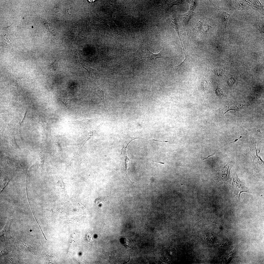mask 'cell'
I'll return each instance as SVG.
<instances>
[{
	"label": "cell",
	"instance_id": "cell-1",
	"mask_svg": "<svg viewBox=\"0 0 264 264\" xmlns=\"http://www.w3.org/2000/svg\"><path fill=\"white\" fill-rule=\"evenodd\" d=\"M163 49L157 54H154L147 48L144 50L140 49L137 51L136 55L137 60L144 62L150 67L155 65L156 60L157 58L166 57L161 55Z\"/></svg>",
	"mask_w": 264,
	"mask_h": 264
},
{
	"label": "cell",
	"instance_id": "cell-2",
	"mask_svg": "<svg viewBox=\"0 0 264 264\" xmlns=\"http://www.w3.org/2000/svg\"><path fill=\"white\" fill-rule=\"evenodd\" d=\"M231 163L225 164L218 168L216 171L217 180L218 182L227 181L230 179V172L233 166Z\"/></svg>",
	"mask_w": 264,
	"mask_h": 264
},
{
	"label": "cell",
	"instance_id": "cell-3",
	"mask_svg": "<svg viewBox=\"0 0 264 264\" xmlns=\"http://www.w3.org/2000/svg\"><path fill=\"white\" fill-rule=\"evenodd\" d=\"M231 194L238 199H240L241 193L243 192H248L244 189L243 183L238 178L236 174L234 177L231 186Z\"/></svg>",
	"mask_w": 264,
	"mask_h": 264
},
{
	"label": "cell",
	"instance_id": "cell-4",
	"mask_svg": "<svg viewBox=\"0 0 264 264\" xmlns=\"http://www.w3.org/2000/svg\"><path fill=\"white\" fill-rule=\"evenodd\" d=\"M175 249L169 247L163 248L160 252V259L166 262H169L173 259L175 253Z\"/></svg>",
	"mask_w": 264,
	"mask_h": 264
},
{
	"label": "cell",
	"instance_id": "cell-5",
	"mask_svg": "<svg viewBox=\"0 0 264 264\" xmlns=\"http://www.w3.org/2000/svg\"><path fill=\"white\" fill-rule=\"evenodd\" d=\"M168 22L171 26L174 29L177 33L182 45H183L181 37H180L178 30V25L176 17L174 15L171 16L168 18Z\"/></svg>",
	"mask_w": 264,
	"mask_h": 264
},
{
	"label": "cell",
	"instance_id": "cell-6",
	"mask_svg": "<svg viewBox=\"0 0 264 264\" xmlns=\"http://www.w3.org/2000/svg\"><path fill=\"white\" fill-rule=\"evenodd\" d=\"M194 14V11L190 10L185 14L181 16V18L183 22L185 24H187Z\"/></svg>",
	"mask_w": 264,
	"mask_h": 264
},
{
	"label": "cell",
	"instance_id": "cell-7",
	"mask_svg": "<svg viewBox=\"0 0 264 264\" xmlns=\"http://www.w3.org/2000/svg\"><path fill=\"white\" fill-rule=\"evenodd\" d=\"M97 92L98 95L102 100L104 106L107 111V112L108 113V115L109 116V113L108 111L106 106L104 98L105 90L103 86V85H101L99 86L97 89Z\"/></svg>",
	"mask_w": 264,
	"mask_h": 264
},
{
	"label": "cell",
	"instance_id": "cell-8",
	"mask_svg": "<svg viewBox=\"0 0 264 264\" xmlns=\"http://www.w3.org/2000/svg\"><path fill=\"white\" fill-rule=\"evenodd\" d=\"M10 223H8L2 231V236L4 240H7L11 239V236L10 235L9 228Z\"/></svg>",
	"mask_w": 264,
	"mask_h": 264
},
{
	"label": "cell",
	"instance_id": "cell-9",
	"mask_svg": "<svg viewBox=\"0 0 264 264\" xmlns=\"http://www.w3.org/2000/svg\"><path fill=\"white\" fill-rule=\"evenodd\" d=\"M209 81L203 76L202 85L204 90L208 88L209 85Z\"/></svg>",
	"mask_w": 264,
	"mask_h": 264
},
{
	"label": "cell",
	"instance_id": "cell-10",
	"mask_svg": "<svg viewBox=\"0 0 264 264\" xmlns=\"http://www.w3.org/2000/svg\"><path fill=\"white\" fill-rule=\"evenodd\" d=\"M184 2L183 1L177 0L170 1L169 3L168 8H170L172 7L174 5L181 4Z\"/></svg>",
	"mask_w": 264,
	"mask_h": 264
},
{
	"label": "cell",
	"instance_id": "cell-11",
	"mask_svg": "<svg viewBox=\"0 0 264 264\" xmlns=\"http://www.w3.org/2000/svg\"><path fill=\"white\" fill-rule=\"evenodd\" d=\"M187 2L189 4L190 8V10L194 11L196 7V2L193 1H188Z\"/></svg>",
	"mask_w": 264,
	"mask_h": 264
},
{
	"label": "cell",
	"instance_id": "cell-12",
	"mask_svg": "<svg viewBox=\"0 0 264 264\" xmlns=\"http://www.w3.org/2000/svg\"><path fill=\"white\" fill-rule=\"evenodd\" d=\"M23 245L24 246L26 247L27 248V250H28L30 252H34V251L33 249V248L30 246L29 244L27 243L24 242L23 244Z\"/></svg>",
	"mask_w": 264,
	"mask_h": 264
},
{
	"label": "cell",
	"instance_id": "cell-13",
	"mask_svg": "<svg viewBox=\"0 0 264 264\" xmlns=\"http://www.w3.org/2000/svg\"><path fill=\"white\" fill-rule=\"evenodd\" d=\"M215 91L216 94L219 96H221L224 95L222 90L220 88H217L215 90Z\"/></svg>",
	"mask_w": 264,
	"mask_h": 264
},
{
	"label": "cell",
	"instance_id": "cell-14",
	"mask_svg": "<svg viewBox=\"0 0 264 264\" xmlns=\"http://www.w3.org/2000/svg\"><path fill=\"white\" fill-rule=\"evenodd\" d=\"M215 73L218 76H222L224 73L223 69H218L215 70Z\"/></svg>",
	"mask_w": 264,
	"mask_h": 264
},
{
	"label": "cell",
	"instance_id": "cell-15",
	"mask_svg": "<svg viewBox=\"0 0 264 264\" xmlns=\"http://www.w3.org/2000/svg\"><path fill=\"white\" fill-rule=\"evenodd\" d=\"M235 82V81L233 78L230 79L228 80L227 82L229 85L230 86L232 85Z\"/></svg>",
	"mask_w": 264,
	"mask_h": 264
},
{
	"label": "cell",
	"instance_id": "cell-16",
	"mask_svg": "<svg viewBox=\"0 0 264 264\" xmlns=\"http://www.w3.org/2000/svg\"><path fill=\"white\" fill-rule=\"evenodd\" d=\"M151 161H152V162H157V163H160L162 164H165V163L164 162H156V161H153V160H151Z\"/></svg>",
	"mask_w": 264,
	"mask_h": 264
},
{
	"label": "cell",
	"instance_id": "cell-17",
	"mask_svg": "<svg viewBox=\"0 0 264 264\" xmlns=\"http://www.w3.org/2000/svg\"><path fill=\"white\" fill-rule=\"evenodd\" d=\"M227 244V243H225V244H223V245H225V244Z\"/></svg>",
	"mask_w": 264,
	"mask_h": 264
},
{
	"label": "cell",
	"instance_id": "cell-18",
	"mask_svg": "<svg viewBox=\"0 0 264 264\" xmlns=\"http://www.w3.org/2000/svg\"><path fill=\"white\" fill-rule=\"evenodd\" d=\"M228 244V243H227V244Z\"/></svg>",
	"mask_w": 264,
	"mask_h": 264
}]
</instances>
